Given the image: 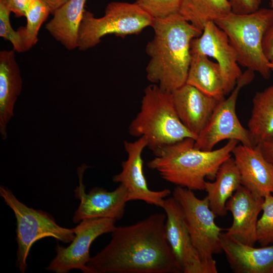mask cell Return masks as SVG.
Masks as SVG:
<instances>
[{
    "mask_svg": "<svg viewBox=\"0 0 273 273\" xmlns=\"http://www.w3.org/2000/svg\"><path fill=\"white\" fill-rule=\"evenodd\" d=\"M165 213L115 226L108 244L90 258L89 273H183L165 234Z\"/></svg>",
    "mask_w": 273,
    "mask_h": 273,
    "instance_id": "1",
    "label": "cell"
},
{
    "mask_svg": "<svg viewBox=\"0 0 273 273\" xmlns=\"http://www.w3.org/2000/svg\"><path fill=\"white\" fill-rule=\"evenodd\" d=\"M153 38L146 51L150 57L146 77L163 90L172 93L186 83L191 60V42L201 31L178 13L155 18Z\"/></svg>",
    "mask_w": 273,
    "mask_h": 273,
    "instance_id": "2",
    "label": "cell"
},
{
    "mask_svg": "<svg viewBox=\"0 0 273 273\" xmlns=\"http://www.w3.org/2000/svg\"><path fill=\"white\" fill-rule=\"evenodd\" d=\"M195 141L188 138L163 148L147 166L176 186L204 191L205 178L214 179L220 165L232 156L238 142L229 140L219 149L204 151L194 147Z\"/></svg>",
    "mask_w": 273,
    "mask_h": 273,
    "instance_id": "3",
    "label": "cell"
},
{
    "mask_svg": "<svg viewBox=\"0 0 273 273\" xmlns=\"http://www.w3.org/2000/svg\"><path fill=\"white\" fill-rule=\"evenodd\" d=\"M129 133L144 137L154 155L163 148L185 139L196 137L182 123L175 111L171 93L152 83L144 90L140 110L128 127Z\"/></svg>",
    "mask_w": 273,
    "mask_h": 273,
    "instance_id": "4",
    "label": "cell"
},
{
    "mask_svg": "<svg viewBox=\"0 0 273 273\" xmlns=\"http://www.w3.org/2000/svg\"><path fill=\"white\" fill-rule=\"evenodd\" d=\"M272 20V9L259 8L247 14L231 12L215 22L228 36L239 64L259 73L265 79L269 78L271 70L263 51L262 40Z\"/></svg>",
    "mask_w": 273,
    "mask_h": 273,
    "instance_id": "5",
    "label": "cell"
},
{
    "mask_svg": "<svg viewBox=\"0 0 273 273\" xmlns=\"http://www.w3.org/2000/svg\"><path fill=\"white\" fill-rule=\"evenodd\" d=\"M154 19L135 3L110 2L104 15L100 18L85 10L78 31V49L84 51L92 48L108 34L124 37L139 34L145 28L152 27Z\"/></svg>",
    "mask_w": 273,
    "mask_h": 273,
    "instance_id": "6",
    "label": "cell"
},
{
    "mask_svg": "<svg viewBox=\"0 0 273 273\" xmlns=\"http://www.w3.org/2000/svg\"><path fill=\"white\" fill-rule=\"evenodd\" d=\"M0 196L13 210L16 219L18 248L16 265L20 272H25L29 252L37 241L46 237H53L64 243L73 240L75 236L74 229L60 226L51 214L28 207L20 201L11 190L2 185Z\"/></svg>",
    "mask_w": 273,
    "mask_h": 273,
    "instance_id": "7",
    "label": "cell"
},
{
    "mask_svg": "<svg viewBox=\"0 0 273 273\" xmlns=\"http://www.w3.org/2000/svg\"><path fill=\"white\" fill-rule=\"evenodd\" d=\"M172 194L183 208L192 243L208 273H217L213 255L222 251L220 236L223 230L215 223L207 197L199 199L192 190L179 186Z\"/></svg>",
    "mask_w": 273,
    "mask_h": 273,
    "instance_id": "8",
    "label": "cell"
},
{
    "mask_svg": "<svg viewBox=\"0 0 273 273\" xmlns=\"http://www.w3.org/2000/svg\"><path fill=\"white\" fill-rule=\"evenodd\" d=\"M254 72L247 69L239 78L230 95L219 102L207 124L195 140L196 148L210 151L224 140H236L244 145L254 146L249 130L241 124L236 111L240 91L252 81Z\"/></svg>",
    "mask_w": 273,
    "mask_h": 273,
    "instance_id": "9",
    "label": "cell"
},
{
    "mask_svg": "<svg viewBox=\"0 0 273 273\" xmlns=\"http://www.w3.org/2000/svg\"><path fill=\"white\" fill-rule=\"evenodd\" d=\"M116 220L109 218H90L81 221L74 229L75 237L67 247L57 245L56 255L46 268L56 273H67L72 269L89 273L87 263L90 259L89 248L99 236L111 233Z\"/></svg>",
    "mask_w": 273,
    "mask_h": 273,
    "instance_id": "10",
    "label": "cell"
},
{
    "mask_svg": "<svg viewBox=\"0 0 273 273\" xmlns=\"http://www.w3.org/2000/svg\"><path fill=\"white\" fill-rule=\"evenodd\" d=\"M89 167L83 164L77 169L79 186L74 190V196L80 204L72 218L74 223L90 218L121 219L124 216L126 203L129 201L128 191L120 184L114 191L109 192L99 187H94L88 193L83 183L84 170Z\"/></svg>",
    "mask_w": 273,
    "mask_h": 273,
    "instance_id": "11",
    "label": "cell"
},
{
    "mask_svg": "<svg viewBox=\"0 0 273 273\" xmlns=\"http://www.w3.org/2000/svg\"><path fill=\"white\" fill-rule=\"evenodd\" d=\"M191 53L202 54L216 60L221 70L224 94L232 92L243 72L228 36L215 22L207 23L200 36L192 39Z\"/></svg>",
    "mask_w": 273,
    "mask_h": 273,
    "instance_id": "12",
    "label": "cell"
},
{
    "mask_svg": "<svg viewBox=\"0 0 273 273\" xmlns=\"http://www.w3.org/2000/svg\"><path fill=\"white\" fill-rule=\"evenodd\" d=\"M166 216L165 234L172 253L183 273H208L192 243L183 208L173 196L162 207Z\"/></svg>",
    "mask_w": 273,
    "mask_h": 273,
    "instance_id": "13",
    "label": "cell"
},
{
    "mask_svg": "<svg viewBox=\"0 0 273 273\" xmlns=\"http://www.w3.org/2000/svg\"><path fill=\"white\" fill-rule=\"evenodd\" d=\"M147 146V140L144 137L139 138L132 142L125 141L124 146L127 158L121 163V172L115 175L112 180L125 187L129 201L141 200L162 208L165 199L171 194V191L168 189L152 191L148 188L143 172L142 157L143 151Z\"/></svg>",
    "mask_w": 273,
    "mask_h": 273,
    "instance_id": "14",
    "label": "cell"
},
{
    "mask_svg": "<svg viewBox=\"0 0 273 273\" xmlns=\"http://www.w3.org/2000/svg\"><path fill=\"white\" fill-rule=\"evenodd\" d=\"M263 201L264 197L256 196L240 186L226 203V210L232 213L233 223L226 229L225 235L241 243L254 246L258 215Z\"/></svg>",
    "mask_w": 273,
    "mask_h": 273,
    "instance_id": "15",
    "label": "cell"
},
{
    "mask_svg": "<svg viewBox=\"0 0 273 273\" xmlns=\"http://www.w3.org/2000/svg\"><path fill=\"white\" fill-rule=\"evenodd\" d=\"M232 155L242 186L258 197L273 194V166L264 157L258 145H237Z\"/></svg>",
    "mask_w": 273,
    "mask_h": 273,
    "instance_id": "16",
    "label": "cell"
},
{
    "mask_svg": "<svg viewBox=\"0 0 273 273\" xmlns=\"http://www.w3.org/2000/svg\"><path fill=\"white\" fill-rule=\"evenodd\" d=\"M171 93L180 120L197 138L220 101L187 83Z\"/></svg>",
    "mask_w": 273,
    "mask_h": 273,
    "instance_id": "17",
    "label": "cell"
},
{
    "mask_svg": "<svg viewBox=\"0 0 273 273\" xmlns=\"http://www.w3.org/2000/svg\"><path fill=\"white\" fill-rule=\"evenodd\" d=\"M222 251L236 273H273V244L256 248L220 234Z\"/></svg>",
    "mask_w": 273,
    "mask_h": 273,
    "instance_id": "18",
    "label": "cell"
},
{
    "mask_svg": "<svg viewBox=\"0 0 273 273\" xmlns=\"http://www.w3.org/2000/svg\"><path fill=\"white\" fill-rule=\"evenodd\" d=\"M15 51L0 52V133L7 138V125L14 116L16 101L22 89V78Z\"/></svg>",
    "mask_w": 273,
    "mask_h": 273,
    "instance_id": "19",
    "label": "cell"
},
{
    "mask_svg": "<svg viewBox=\"0 0 273 273\" xmlns=\"http://www.w3.org/2000/svg\"><path fill=\"white\" fill-rule=\"evenodd\" d=\"M87 0H68L46 24L50 35L68 50L78 48V31Z\"/></svg>",
    "mask_w": 273,
    "mask_h": 273,
    "instance_id": "20",
    "label": "cell"
},
{
    "mask_svg": "<svg viewBox=\"0 0 273 273\" xmlns=\"http://www.w3.org/2000/svg\"><path fill=\"white\" fill-rule=\"evenodd\" d=\"M241 186L239 172L231 157L220 165L214 181L205 184L209 207L216 216L227 214L226 203Z\"/></svg>",
    "mask_w": 273,
    "mask_h": 273,
    "instance_id": "21",
    "label": "cell"
},
{
    "mask_svg": "<svg viewBox=\"0 0 273 273\" xmlns=\"http://www.w3.org/2000/svg\"><path fill=\"white\" fill-rule=\"evenodd\" d=\"M186 83L218 101L224 99V83L220 67L205 55L191 54Z\"/></svg>",
    "mask_w": 273,
    "mask_h": 273,
    "instance_id": "22",
    "label": "cell"
},
{
    "mask_svg": "<svg viewBox=\"0 0 273 273\" xmlns=\"http://www.w3.org/2000/svg\"><path fill=\"white\" fill-rule=\"evenodd\" d=\"M248 129L254 146L273 136V84L254 95Z\"/></svg>",
    "mask_w": 273,
    "mask_h": 273,
    "instance_id": "23",
    "label": "cell"
},
{
    "mask_svg": "<svg viewBox=\"0 0 273 273\" xmlns=\"http://www.w3.org/2000/svg\"><path fill=\"white\" fill-rule=\"evenodd\" d=\"M231 12L229 0H181L178 13L202 31L207 23L215 22Z\"/></svg>",
    "mask_w": 273,
    "mask_h": 273,
    "instance_id": "24",
    "label": "cell"
},
{
    "mask_svg": "<svg viewBox=\"0 0 273 273\" xmlns=\"http://www.w3.org/2000/svg\"><path fill=\"white\" fill-rule=\"evenodd\" d=\"M50 14L49 8L41 0L29 1L25 11L26 25L17 30L24 52L28 51L37 43L39 29Z\"/></svg>",
    "mask_w": 273,
    "mask_h": 273,
    "instance_id": "25",
    "label": "cell"
},
{
    "mask_svg": "<svg viewBox=\"0 0 273 273\" xmlns=\"http://www.w3.org/2000/svg\"><path fill=\"white\" fill-rule=\"evenodd\" d=\"M262 211L257 224V242L264 246L273 244V194L264 197Z\"/></svg>",
    "mask_w": 273,
    "mask_h": 273,
    "instance_id": "26",
    "label": "cell"
},
{
    "mask_svg": "<svg viewBox=\"0 0 273 273\" xmlns=\"http://www.w3.org/2000/svg\"><path fill=\"white\" fill-rule=\"evenodd\" d=\"M154 18L178 13L181 0H136L134 2Z\"/></svg>",
    "mask_w": 273,
    "mask_h": 273,
    "instance_id": "27",
    "label": "cell"
},
{
    "mask_svg": "<svg viewBox=\"0 0 273 273\" xmlns=\"http://www.w3.org/2000/svg\"><path fill=\"white\" fill-rule=\"evenodd\" d=\"M11 13V11L4 1L0 0V36L10 41L14 51L24 52L19 34L11 26L10 20Z\"/></svg>",
    "mask_w": 273,
    "mask_h": 273,
    "instance_id": "28",
    "label": "cell"
},
{
    "mask_svg": "<svg viewBox=\"0 0 273 273\" xmlns=\"http://www.w3.org/2000/svg\"><path fill=\"white\" fill-rule=\"evenodd\" d=\"M232 12L238 14H247L260 8L262 0H229Z\"/></svg>",
    "mask_w": 273,
    "mask_h": 273,
    "instance_id": "29",
    "label": "cell"
},
{
    "mask_svg": "<svg viewBox=\"0 0 273 273\" xmlns=\"http://www.w3.org/2000/svg\"><path fill=\"white\" fill-rule=\"evenodd\" d=\"M262 49L267 59H273V20L267 28L263 38Z\"/></svg>",
    "mask_w": 273,
    "mask_h": 273,
    "instance_id": "30",
    "label": "cell"
},
{
    "mask_svg": "<svg viewBox=\"0 0 273 273\" xmlns=\"http://www.w3.org/2000/svg\"><path fill=\"white\" fill-rule=\"evenodd\" d=\"M17 17H25V11L30 0H4Z\"/></svg>",
    "mask_w": 273,
    "mask_h": 273,
    "instance_id": "31",
    "label": "cell"
},
{
    "mask_svg": "<svg viewBox=\"0 0 273 273\" xmlns=\"http://www.w3.org/2000/svg\"><path fill=\"white\" fill-rule=\"evenodd\" d=\"M258 146L264 157L273 166V136L263 141Z\"/></svg>",
    "mask_w": 273,
    "mask_h": 273,
    "instance_id": "32",
    "label": "cell"
},
{
    "mask_svg": "<svg viewBox=\"0 0 273 273\" xmlns=\"http://www.w3.org/2000/svg\"><path fill=\"white\" fill-rule=\"evenodd\" d=\"M49 8L51 14L66 3L68 0H41Z\"/></svg>",
    "mask_w": 273,
    "mask_h": 273,
    "instance_id": "33",
    "label": "cell"
},
{
    "mask_svg": "<svg viewBox=\"0 0 273 273\" xmlns=\"http://www.w3.org/2000/svg\"><path fill=\"white\" fill-rule=\"evenodd\" d=\"M268 66L271 71H273V59L269 61L268 63Z\"/></svg>",
    "mask_w": 273,
    "mask_h": 273,
    "instance_id": "34",
    "label": "cell"
},
{
    "mask_svg": "<svg viewBox=\"0 0 273 273\" xmlns=\"http://www.w3.org/2000/svg\"><path fill=\"white\" fill-rule=\"evenodd\" d=\"M270 8L273 10V0H269Z\"/></svg>",
    "mask_w": 273,
    "mask_h": 273,
    "instance_id": "35",
    "label": "cell"
}]
</instances>
